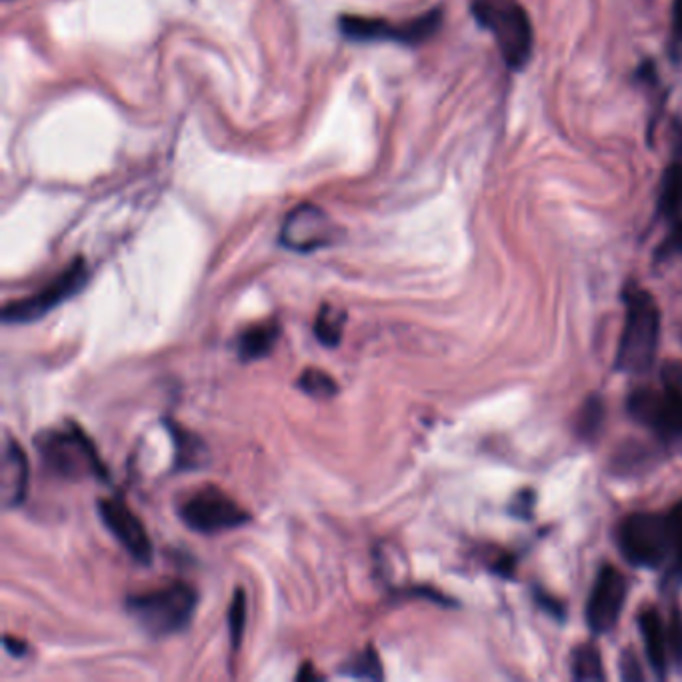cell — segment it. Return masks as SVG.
I'll use <instances>...</instances> for the list:
<instances>
[{
	"label": "cell",
	"mask_w": 682,
	"mask_h": 682,
	"mask_svg": "<svg viewBox=\"0 0 682 682\" xmlns=\"http://www.w3.org/2000/svg\"><path fill=\"white\" fill-rule=\"evenodd\" d=\"M4 648H6L10 654H16V656H20V654L26 652V644L20 642V640H12L10 636H4Z\"/></svg>",
	"instance_id": "obj_29"
},
{
	"label": "cell",
	"mask_w": 682,
	"mask_h": 682,
	"mask_svg": "<svg viewBox=\"0 0 682 682\" xmlns=\"http://www.w3.org/2000/svg\"><path fill=\"white\" fill-rule=\"evenodd\" d=\"M196 608V592L184 582H170L146 592L130 594L126 610L150 636H170L184 630Z\"/></svg>",
	"instance_id": "obj_3"
},
{
	"label": "cell",
	"mask_w": 682,
	"mask_h": 682,
	"mask_svg": "<svg viewBox=\"0 0 682 682\" xmlns=\"http://www.w3.org/2000/svg\"><path fill=\"white\" fill-rule=\"evenodd\" d=\"M342 672L354 678L364 680H380L382 678V666L378 660V654L372 646H366L362 652L354 654L348 662L342 664Z\"/></svg>",
	"instance_id": "obj_19"
},
{
	"label": "cell",
	"mask_w": 682,
	"mask_h": 682,
	"mask_svg": "<svg viewBox=\"0 0 682 682\" xmlns=\"http://www.w3.org/2000/svg\"><path fill=\"white\" fill-rule=\"evenodd\" d=\"M624 302L626 318L614 364L620 372L642 374L652 366L658 352L660 308L650 292L636 286L628 288Z\"/></svg>",
	"instance_id": "obj_1"
},
{
	"label": "cell",
	"mask_w": 682,
	"mask_h": 682,
	"mask_svg": "<svg viewBox=\"0 0 682 682\" xmlns=\"http://www.w3.org/2000/svg\"><path fill=\"white\" fill-rule=\"evenodd\" d=\"M170 432L174 434V442H176V448H178L176 450L178 468H194V466H198L204 460V458H200L202 452H204L200 440L194 442V436L190 432H184L176 424L170 426Z\"/></svg>",
	"instance_id": "obj_21"
},
{
	"label": "cell",
	"mask_w": 682,
	"mask_h": 682,
	"mask_svg": "<svg viewBox=\"0 0 682 682\" xmlns=\"http://www.w3.org/2000/svg\"><path fill=\"white\" fill-rule=\"evenodd\" d=\"M670 522H672V530H674V538H676V558H674V568L682 570V500L678 504H674V508L668 512Z\"/></svg>",
	"instance_id": "obj_25"
},
{
	"label": "cell",
	"mask_w": 682,
	"mask_h": 682,
	"mask_svg": "<svg viewBox=\"0 0 682 682\" xmlns=\"http://www.w3.org/2000/svg\"><path fill=\"white\" fill-rule=\"evenodd\" d=\"M278 334H280V326L276 320H266V322H258V324L248 326L238 336V342H236L238 356L244 362L264 358L274 348Z\"/></svg>",
	"instance_id": "obj_15"
},
{
	"label": "cell",
	"mask_w": 682,
	"mask_h": 682,
	"mask_svg": "<svg viewBox=\"0 0 682 682\" xmlns=\"http://www.w3.org/2000/svg\"><path fill=\"white\" fill-rule=\"evenodd\" d=\"M672 38L682 46V0H674L672 4Z\"/></svg>",
	"instance_id": "obj_27"
},
{
	"label": "cell",
	"mask_w": 682,
	"mask_h": 682,
	"mask_svg": "<svg viewBox=\"0 0 682 682\" xmlns=\"http://www.w3.org/2000/svg\"><path fill=\"white\" fill-rule=\"evenodd\" d=\"M28 488V460L18 442L8 440L4 444L2 468H0V496L6 508L18 506Z\"/></svg>",
	"instance_id": "obj_13"
},
{
	"label": "cell",
	"mask_w": 682,
	"mask_h": 682,
	"mask_svg": "<svg viewBox=\"0 0 682 682\" xmlns=\"http://www.w3.org/2000/svg\"><path fill=\"white\" fill-rule=\"evenodd\" d=\"M570 670L574 680H604L606 672L602 666L600 652L592 644H582L570 658Z\"/></svg>",
	"instance_id": "obj_18"
},
{
	"label": "cell",
	"mask_w": 682,
	"mask_h": 682,
	"mask_svg": "<svg viewBox=\"0 0 682 682\" xmlns=\"http://www.w3.org/2000/svg\"><path fill=\"white\" fill-rule=\"evenodd\" d=\"M622 556L640 568H660L676 558V538L668 512H634L618 526Z\"/></svg>",
	"instance_id": "obj_5"
},
{
	"label": "cell",
	"mask_w": 682,
	"mask_h": 682,
	"mask_svg": "<svg viewBox=\"0 0 682 682\" xmlns=\"http://www.w3.org/2000/svg\"><path fill=\"white\" fill-rule=\"evenodd\" d=\"M658 210L664 218L672 220L682 212V160L672 162L662 176Z\"/></svg>",
	"instance_id": "obj_16"
},
{
	"label": "cell",
	"mask_w": 682,
	"mask_h": 682,
	"mask_svg": "<svg viewBox=\"0 0 682 682\" xmlns=\"http://www.w3.org/2000/svg\"><path fill=\"white\" fill-rule=\"evenodd\" d=\"M296 678H298V680H302V678H304V680H310V678L318 680V678H320V674H314V672L310 670V664H306V666L302 664V668H300V672H298V676H296Z\"/></svg>",
	"instance_id": "obj_30"
},
{
	"label": "cell",
	"mask_w": 682,
	"mask_h": 682,
	"mask_svg": "<svg viewBox=\"0 0 682 682\" xmlns=\"http://www.w3.org/2000/svg\"><path fill=\"white\" fill-rule=\"evenodd\" d=\"M442 24V10L434 8L426 14H420L400 26L390 24L382 18H368V16H356L348 14L342 16L338 22V28L344 38L356 40V42H376V40H392L402 44H422L430 40Z\"/></svg>",
	"instance_id": "obj_7"
},
{
	"label": "cell",
	"mask_w": 682,
	"mask_h": 682,
	"mask_svg": "<svg viewBox=\"0 0 682 682\" xmlns=\"http://www.w3.org/2000/svg\"><path fill=\"white\" fill-rule=\"evenodd\" d=\"M470 10L494 36L504 62L514 70L524 68L534 48V28L524 6L516 0H472Z\"/></svg>",
	"instance_id": "obj_4"
},
{
	"label": "cell",
	"mask_w": 682,
	"mask_h": 682,
	"mask_svg": "<svg viewBox=\"0 0 682 682\" xmlns=\"http://www.w3.org/2000/svg\"><path fill=\"white\" fill-rule=\"evenodd\" d=\"M298 388L312 398H332L338 392V384L330 374L318 368H306L298 376Z\"/></svg>",
	"instance_id": "obj_20"
},
{
	"label": "cell",
	"mask_w": 682,
	"mask_h": 682,
	"mask_svg": "<svg viewBox=\"0 0 682 682\" xmlns=\"http://www.w3.org/2000/svg\"><path fill=\"white\" fill-rule=\"evenodd\" d=\"M626 594H628L626 576L618 568L604 564L596 574V580L586 602V622L592 632L604 634L618 624V618L626 602Z\"/></svg>",
	"instance_id": "obj_11"
},
{
	"label": "cell",
	"mask_w": 682,
	"mask_h": 682,
	"mask_svg": "<svg viewBox=\"0 0 682 682\" xmlns=\"http://www.w3.org/2000/svg\"><path fill=\"white\" fill-rule=\"evenodd\" d=\"M336 238L338 224L314 204L296 206L280 228V244L294 252H312L334 244Z\"/></svg>",
	"instance_id": "obj_10"
},
{
	"label": "cell",
	"mask_w": 682,
	"mask_h": 682,
	"mask_svg": "<svg viewBox=\"0 0 682 682\" xmlns=\"http://www.w3.org/2000/svg\"><path fill=\"white\" fill-rule=\"evenodd\" d=\"M346 322V314L342 308L332 304H322L316 320H314V334L324 346H338L342 338V328Z\"/></svg>",
	"instance_id": "obj_17"
},
{
	"label": "cell",
	"mask_w": 682,
	"mask_h": 682,
	"mask_svg": "<svg viewBox=\"0 0 682 682\" xmlns=\"http://www.w3.org/2000/svg\"><path fill=\"white\" fill-rule=\"evenodd\" d=\"M638 626H640V634H642L652 670L658 676H664L668 668V658H672L670 642H668V624L664 622L662 614L654 606H648L640 612Z\"/></svg>",
	"instance_id": "obj_14"
},
{
	"label": "cell",
	"mask_w": 682,
	"mask_h": 682,
	"mask_svg": "<svg viewBox=\"0 0 682 682\" xmlns=\"http://www.w3.org/2000/svg\"><path fill=\"white\" fill-rule=\"evenodd\" d=\"M628 412L660 438L682 440V362H666L658 386L634 390L628 398Z\"/></svg>",
	"instance_id": "obj_2"
},
{
	"label": "cell",
	"mask_w": 682,
	"mask_h": 682,
	"mask_svg": "<svg viewBox=\"0 0 682 682\" xmlns=\"http://www.w3.org/2000/svg\"><path fill=\"white\" fill-rule=\"evenodd\" d=\"M244 624H246V596L242 588H236L232 602L228 606V632H230L232 652H236L242 644Z\"/></svg>",
	"instance_id": "obj_22"
},
{
	"label": "cell",
	"mask_w": 682,
	"mask_h": 682,
	"mask_svg": "<svg viewBox=\"0 0 682 682\" xmlns=\"http://www.w3.org/2000/svg\"><path fill=\"white\" fill-rule=\"evenodd\" d=\"M36 446L42 464L62 478L80 480L86 476H106V468L100 462L92 442L78 426L46 430L38 436Z\"/></svg>",
	"instance_id": "obj_6"
},
{
	"label": "cell",
	"mask_w": 682,
	"mask_h": 682,
	"mask_svg": "<svg viewBox=\"0 0 682 682\" xmlns=\"http://www.w3.org/2000/svg\"><path fill=\"white\" fill-rule=\"evenodd\" d=\"M184 524L200 534H218L238 528L250 520V514L224 490L204 486L192 492L178 510Z\"/></svg>",
	"instance_id": "obj_8"
},
{
	"label": "cell",
	"mask_w": 682,
	"mask_h": 682,
	"mask_svg": "<svg viewBox=\"0 0 682 682\" xmlns=\"http://www.w3.org/2000/svg\"><path fill=\"white\" fill-rule=\"evenodd\" d=\"M602 418H604V406L602 400L598 398H590L584 402L580 416H578V432L582 438H594L602 426Z\"/></svg>",
	"instance_id": "obj_23"
},
{
	"label": "cell",
	"mask_w": 682,
	"mask_h": 682,
	"mask_svg": "<svg viewBox=\"0 0 682 682\" xmlns=\"http://www.w3.org/2000/svg\"><path fill=\"white\" fill-rule=\"evenodd\" d=\"M88 280V268L84 258H76L64 272H60L50 284H46L36 294L20 300H12L2 308V320L6 324L34 322L54 310L58 304L74 296Z\"/></svg>",
	"instance_id": "obj_9"
},
{
	"label": "cell",
	"mask_w": 682,
	"mask_h": 682,
	"mask_svg": "<svg viewBox=\"0 0 682 682\" xmlns=\"http://www.w3.org/2000/svg\"><path fill=\"white\" fill-rule=\"evenodd\" d=\"M668 642H670V656L674 662H682V614L674 612L668 622Z\"/></svg>",
	"instance_id": "obj_24"
},
{
	"label": "cell",
	"mask_w": 682,
	"mask_h": 682,
	"mask_svg": "<svg viewBox=\"0 0 682 682\" xmlns=\"http://www.w3.org/2000/svg\"><path fill=\"white\" fill-rule=\"evenodd\" d=\"M98 514L110 534L120 542V546L140 564H148L152 560V542L142 524V520L130 510V506L118 498H100Z\"/></svg>",
	"instance_id": "obj_12"
},
{
	"label": "cell",
	"mask_w": 682,
	"mask_h": 682,
	"mask_svg": "<svg viewBox=\"0 0 682 682\" xmlns=\"http://www.w3.org/2000/svg\"><path fill=\"white\" fill-rule=\"evenodd\" d=\"M672 222V232L668 238V246L674 248L676 252H682V212L670 220Z\"/></svg>",
	"instance_id": "obj_28"
},
{
	"label": "cell",
	"mask_w": 682,
	"mask_h": 682,
	"mask_svg": "<svg viewBox=\"0 0 682 682\" xmlns=\"http://www.w3.org/2000/svg\"><path fill=\"white\" fill-rule=\"evenodd\" d=\"M620 666H622V678H626V680H640L642 678V672H640V666H638L634 654H624Z\"/></svg>",
	"instance_id": "obj_26"
}]
</instances>
